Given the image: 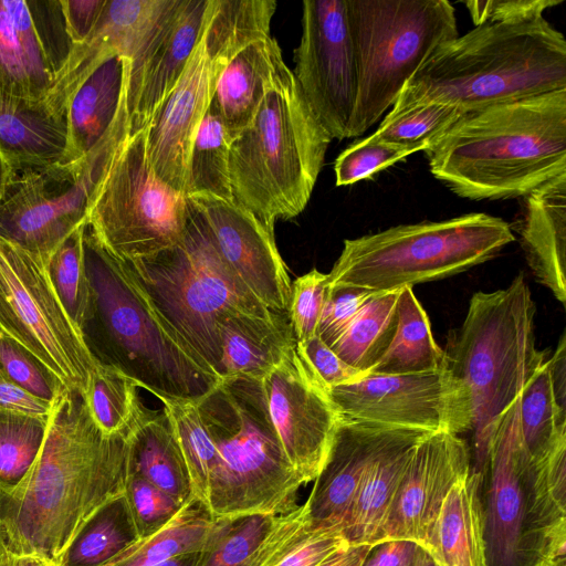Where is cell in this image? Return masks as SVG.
I'll return each mask as SVG.
<instances>
[{
  "label": "cell",
  "mask_w": 566,
  "mask_h": 566,
  "mask_svg": "<svg viewBox=\"0 0 566 566\" xmlns=\"http://www.w3.org/2000/svg\"><path fill=\"white\" fill-rule=\"evenodd\" d=\"M128 474L139 476L181 504L193 496L189 471L164 412L142 407L128 432Z\"/></svg>",
  "instance_id": "31"
},
{
  "label": "cell",
  "mask_w": 566,
  "mask_h": 566,
  "mask_svg": "<svg viewBox=\"0 0 566 566\" xmlns=\"http://www.w3.org/2000/svg\"><path fill=\"white\" fill-rule=\"evenodd\" d=\"M125 262L157 311L218 376L220 322L232 314L273 312L229 270L189 208L179 243Z\"/></svg>",
  "instance_id": "10"
},
{
  "label": "cell",
  "mask_w": 566,
  "mask_h": 566,
  "mask_svg": "<svg viewBox=\"0 0 566 566\" xmlns=\"http://www.w3.org/2000/svg\"><path fill=\"white\" fill-rule=\"evenodd\" d=\"M418 547L411 541L379 542L373 545L363 566H412Z\"/></svg>",
  "instance_id": "56"
},
{
  "label": "cell",
  "mask_w": 566,
  "mask_h": 566,
  "mask_svg": "<svg viewBox=\"0 0 566 566\" xmlns=\"http://www.w3.org/2000/svg\"><path fill=\"white\" fill-rule=\"evenodd\" d=\"M276 515L216 517L197 566H250Z\"/></svg>",
  "instance_id": "43"
},
{
  "label": "cell",
  "mask_w": 566,
  "mask_h": 566,
  "mask_svg": "<svg viewBox=\"0 0 566 566\" xmlns=\"http://www.w3.org/2000/svg\"><path fill=\"white\" fill-rule=\"evenodd\" d=\"M221 379L261 381L296 343L287 312L232 314L218 326Z\"/></svg>",
  "instance_id": "26"
},
{
  "label": "cell",
  "mask_w": 566,
  "mask_h": 566,
  "mask_svg": "<svg viewBox=\"0 0 566 566\" xmlns=\"http://www.w3.org/2000/svg\"><path fill=\"white\" fill-rule=\"evenodd\" d=\"M417 151L420 150L368 136L347 147L336 158L334 164L336 186H349L367 179Z\"/></svg>",
  "instance_id": "48"
},
{
  "label": "cell",
  "mask_w": 566,
  "mask_h": 566,
  "mask_svg": "<svg viewBox=\"0 0 566 566\" xmlns=\"http://www.w3.org/2000/svg\"><path fill=\"white\" fill-rule=\"evenodd\" d=\"M347 544L337 528H310L305 506L279 515L250 566H316Z\"/></svg>",
  "instance_id": "36"
},
{
  "label": "cell",
  "mask_w": 566,
  "mask_h": 566,
  "mask_svg": "<svg viewBox=\"0 0 566 566\" xmlns=\"http://www.w3.org/2000/svg\"><path fill=\"white\" fill-rule=\"evenodd\" d=\"M8 168H9V166H8L7 161H6V159L0 154V202H1L2 193H3V189H4V184H6V179H7Z\"/></svg>",
  "instance_id": "63"
},
{
  "label": "cell",
  "mask_w": 566,
  "mask_h": 566,
  "mask_svg": "<svg viewBox=\"0 0 566 566\" xmlns=\"http://www.w3.org/2000/svg\"><path fill=\"white\" fill-rule=\"evenodd\" d=\"M140 541L123 494L99 506L80 527L57 566H107Z\"/></svg>",
  "instance_id": "35"
},
{
  "label": "cell",
  "mask_w": 566,
  "mask_h": 566,
  "mask_svg": "<svg viewBox=\"0 0 566 566\" xmlns=\"http://www.w3.org/2000/svg\"><path fill=\"white\" fill-rule=\"evenodd\" d=\"M137 388L123 371L97 361L83 399L92 419L105 434L125 432L133 426L143 407Z\"/></svg>",
  "instance_id": "41"
},
{
  "label": "cell",
  "mask_w": 566,
  "mask_h": 566,
  "mask_svg": "<svg viewBox=\"0 0 566 566\" xmlns=\"http://www.w3.org/2000/svg\"><path fill=\"white\" fill-rule=\"evenodd\" d=\"M285 65L274 38L256 41L240 51L220 74L210 105L229 142L253 120L274 78Z\"/></svg>",
  "instance_id": "27"
},
{
  "label": "cell",
  "mask_w": 566,
  "mask_h": 566,
  "mask_svg": "<svg viewBox=\"0 0 566 566\" xmlns=\"http://www.w3.org/2000/svg\"><path fill=\"white\" fill-rule=\"evenodd\" d=\"M73 48L61 0H0V103L48 107Z\"/></svg>",
  "instance_id": "17"
},
{
  "label": "cell",
  "mask_w": 566,
  "mask_h": 566,
  "mask_svg": "<svg viewBox=\"0 0 566 566\" xmlns=\"http://www.w3.org/2000/svg\"><path fill=\"white\" fill-rule=\"evenodd\" d=\"M331 136L285 64L251 124L229 145L233 201L274 231L308 203Z\"/></svg>",
  "instance_id": "5"
},
{
  "label": "cell",
  "mask_w": 566,
  "mask_h": 566,
  "mask_svg": "<svg viewBox=\"0 0 566 566\" xmlns=\"http://www.w3.org/2000/svg\"><path fill=\"white\" fill-rule=\"evenodd\" d=\"M128 432L105 434L82 394L65 389L52 403L27 476L13 492L0 493V535L8 549L57 564L85 521L124 493Z\"/></svg>",
  "instance_id": "1"
},
{
  "label": "cell",
  "mask_w": 566,
  "mask_h": 566,
  "mask_svg": "<svg viewBox=\"0 0 566 566\" xmlns=\"http://www.w3.org/2000/svg\"><path fill=\"white\" fill-rule=\"evenodd\" d=\"M395 336L369 374L403 375L447 367L444 350L436 343L430 321L412 287L400 290Z\"/></svg>",
  "instance_id": "34"
},
{
  "label": "cell",
  "mask_w": 566,
  "mask_h": 566,
  "mask_svg": "<svg viewBox=\"0 0 566 566\" xmlns=\"http://www.w3.org/2000/svg\"><path fill=\"white\" fill-rule=\"evenodd\" d=\"M373 545L368 544H345L316 566H363Z\"/></svg>",
  "instance_id": "57"
},
{
  "label": "cell",
  "mask_w": 566,
  "mask_h": 566,
  "mask_svg": "<svg viewBox=\"0 0 566 566\" xmlns=\"http://www.w3.org/2000/svg\"><path fill=\"white\" fill-rule=\"evenodd\" d=\"M269 415L289 461L304 484L317 476L342 419L296 343L262 380Z\"/></svg>",
  "instance_id": "18"
},
{
  "label": "cell",
  "mask_w": 566,
  "mask_h": 566,
  "mask_svg": "<svg viewBox=\"0 0 566 566\" xmlns=\"http://www.w3.org/2000/svg\"><path fill=\"white\" fill-rule=\"evenodd\" d=\"M129 59L113 54L101 61L70 97L67 146L62 163L90 153L114 123L127 93Z\"/></svg>",
  "instance_id": "28"
},
{
  "label": "cell",
  "mask_w": 566,
  "mask_h": 566,
  "mask_svg": "<svg viewBox=\"0 0 566 566\" xmlns=\"http://www.w3.org/2000/svg\"><path fill=\"white\" fill-rule=\"evenodd\" d=\"M471 469V449L460 436L432 432L415 448L398 486L380 542L411 541L424 548L441 505L458 480Z\"/></svg>",
  "instance_id": "20"
},
{
  "label": "cell",
  "mask_w": 566,
  "mask_h": 566,
  "mask_svg": "<svg viewBox=\"0 0 566 566\" xmlns=\"http://www.w3.org/2000/svg\"><path fill=\"white\" fill-rule=\"evenodd\" d=\"M52 403L34 397L0 371V410L48 419Z\"/></svg>",
  "instance_id": "55"
},
{
  "label": "cell",
  "mask_w": 566,
  "mask_h": 566,
  "mask_svg": "<svg viewBox=\"0 0 566 566\" xmlns=\"http://www.w3.org/2000/svg\"><path fill=\"white\" fill-rule=\"evenodd\" d=\"M107 0H61L67 33L81 44L93 32Z\"/></svg>",
  "instance_id": "54"
},
{
  "label": "cell",
  "mask_w": 566,
  "mask_h": 566,
  "mask_svg": "<svg viewBox=\"0 0 566 566\" xmlns=\"http://www.w3.org/2000/svg\"><path fill=\"white\" fill-rule=\"evenodd\" d=\"M412 566H438L432 557L422 548L418 547Z\"/></svg>",
  "instance_id": "61"
},
{
  "label": "cell",
  "mask_w": 566,
  "mask_h": 566,
  "mask_svg": "<svg viewBox=\"0 0 566 566\" xmlns=\"http://www.w3.org/2000/svg\"><path fill=\"white\" fill-rule=\"evenodd\" d=\"M226 129L209 104L197 130L187 168L185 196H211L233 201Z\"/></svg>",
  "instance_id": "40"
},
{
  "label": "cell",
  "mask_w": 566,
  "mask_h": 566,
  "mask_svg": "<svg viewBox=\"0 0 566 566\" xmlns=\"http://www.w3.org/2000/svg\"><path fill=\"white\" fill-rule=\"evenodd\" d=\"M358 88L350 137L363 135L392 106L420 65L457 38L448 0H346Z\"/></svg>",
  "instance_id": "11"
},
{
  "label": "cell",
  "mask_w": 566,
  "mask_h": 566,
  "mask_svg": "<svg viewBox=\"0 0 566 566\" xmlns=\"http://www.w3.org/2000/svg\"><path fill=\"white\" fill-rule=\"evenodd\" d=\"M296 349L326 391L368 374L347 365L317 335L297 342Z\"/></svg>",
  "instance_id": "53"
},
{
  "label": "cell",
  "mask_w": 566,
  "mask_h": 566,
  "mask_svg": "<svg viewBox=\"0 0 566 566\" xmlns=\"http://www.w3.org/2000/svg\"><path fill=\"white\" fill-rule=\"evenodd\" d=\"M171 0H107L87 40L74 44L70 59L53 88L50 102L65 111L70 97L105 57L136 55Z\"/></svg>",
  "instance_id": "24"
},
{
  "label": "cell",
  "mask_w": 566,
  "mask_h": 566,
  "mask_svg": "<svg viewBox=\"0 0 566 566\" xmlns=\"http://www.w3.org/2000/svg\"><path fill=\"white\" fill-rule=\"evenodd\" d=\"M185 458L193 488V496L207 503L208 482L218 462V450L191 400L159 399Z\"/></svg>",
  "instance_id": "42"
},
{
  "label": "cell",
  "mask_w": 566,
  "mask_h": 566,
  "mask_svg": "<svg viewBox=\"0 0 566 566\" xmlns=\"http://www.w3.org/2000/svg\"><path fill=\"white\" fill-rule=\"evenodd\" d=\"M83 228L73 231L52 253L48 272L55 293L75 326L82 331L91 308Z\"/></svg>",
  "instance_id": "46"
},
{
  "label": "cell",
  "mask_w": 566,
  "mask_h": 566,
  "mask_svg": "<svg viewBox=\"0 0 566 566\" xmlns=\"http://www.w3.org/2000/svg\"><path fill=\"white\" fill-rule=\"evenodd\" d=\"M534 316L535 304L520 273L505 289L474 293L461 327L443 349L448 368L470 394L471 469L481 475L500 418L546 359L535 345Z\"/></svg>",
  "instance_id": "6"
},
{
  "label": "cell",
  "mask_w": 566,
  "mask_h": 566,
  "mask_svg": "<svg viewBox=\"0 0 566 566\" xmlns=\"http://www.w3.org/2000/svg\"><path fill=\"white\" fill-rule=\"evenodd\" d=\"M563 0H467L475 27L490 23H517L543 18L545 10Z\"/></svg>",
  "instance_id": "52"
},
{
  "label": "cell",
  "mask_w": 566,
  "mask_h": 566,
  "mask_svg": "<svg viewBox=\"0 0 566 566\" xmlns=\"http://www.w3.org/2000/svg\"><path fill=\"white\" fill-rule=\"evenodd\" d=\"M0 371L34 397L52 403L66 388L31 352L0 334Z\"/></svg>",
  "instance_id": "47"
},
{
  "label": "cell",
  "mask_w": 566,
  "mask_h": 566,
  "mask_svg": "<svg viewBox=\"0 0 566 566\" xmlns=\"http://www.w3.org/2000/svg\"><path fill=\"white\" fill-rule=\"evenodd\" d=\"M535 279L566 302V172L523 197L517 230Z\"/></svg>",
  "instance_id": "25"
},
{
  "label": "cell",
  "mask_w": 566,
  "mask_h": 566,
  "mask_svg": "<svg viewBox=\"0 0 566 566\" xmlns=\"http://www.w3.org/2000/svg\"><path fill=\"white\" fill-rule=\"evenodd\" d=\"M197 405L219 454L207 494L214 517L296 509L304 482L284 453L261 381L222 379Z\"/></svg>",
  "instance_id": "7"
},
{
  "label": "cell",
  "mask_w": 566,
  "mask_h": 566,
  "mask_svg": "<svg viewBox=\"0 0 566 566\" xmlns=\"http://www.w3.org/2000/svg\"><path fill=\"white\" fill-rule=\"evenodd\" d=\"M22 558V566H57L36 556H25Z\"/></svg>",
  "instance_id": "62"
},
{
  "label": "cell",
  "mask_w": 566,
  "mask_h": 566,
  "mask_svg": "<svg viewBox=\"0 0 566 566\" xmlns=\"http://www.w3.org/2000/svg\"><path fill=\"white\" fill-rule=\"evenodd\" d=\"M514 240L506 221L483 212L400 224L345 240L327 284L373 293L412 287L484 263Z\"/></svg>",
  "instance_id": "8"
},
{
  "label": "cell",
  "mask_w": 566,
  "mask_h": 566,
  "mask_svg": "<svg viewBox=\"0 0 566 566\" xmlns=\"http://www.w3.org/2000/svg\"><path fill=\"white\" fill-rule=\"evenodd\" d=\"M294 78L331 138H350L358 67L346 0L302 2V34Z\"/></svg>",
  "instance_id": "16"
},
{
  "label": "cell",
  "mask_w": 566,
  "mask_h": 566,
  "mask_svg": "<svg viewBox=\"0 0 566 566\" xmlns=\"http://www.w3.org/2000/svg\"><path fill=\"white\" fill-rule=\"evenodd\" d=\"M482 481L470 469L448 492L423 548L438 566H486Z\"/></svg>",
  "instance_id": "30"
},
{
  "label": "cell",
  "mask_w": 566,
  "mask_h": 566,
  "mask_svg": "<svg viewBox=\"0 0 566 566\" xmlns=\"http://www.w3.org/2000/svg\"><path fill=\"white\" fill-rule=\"evenodd\" d=\"M486 566H566V504L536 476L520 426V397L493 432L483 470Z\"/></svg>",
  "instance_id": "9"
},
{
  "label": "cell",
  "mask_w": 566,
  "mask_h": 566,
  "mask_svg": "<svg viewBox=\"0 0 566 566\" xmlns=\"http://www.w3.org/2000/svg\"><path fill=\"white\" fill-rule=\"evenodd\" d=\"M342 417L394 428L450 432L472 429L471 398L447 367L403 374H366L327 390Z\"/></svg>",
  "instance_id": "15"
},
{
  "label": "cell",
  "mask_w": 566,
  "mask_h": 566,
  "mask_svg": "<svg viewBox=\"0 0 566 566\" xmlns=\"http://www.w3.org/2000/svg\"><path fill=\"white\" fill-rule=\"evenodd\" d=\"M403 430L342 417L304 503L310 528L342 526L371 463Z\"/></svg>",
  "instance_id": "23"
},
{
  "label": "cell",
  "mask_w": 566,
  "mask_h": 566,
  "mask_svg": "<svg viewBox=\"0 0 566 566\" xmlns=\"http://www.w3.org/2000/svg\"><path fill=\"white\" fill-rule=\"evenodd\" d=\"M327 277L313 269L291 283L287 315L296 343L316 335L327 295Z\"/></svg>",
  "instance_id": "50"
},
{
  "label": "cell",
  "mask_w": 566,
  "mask_h": 566,
  "mask_svg": "<svg viewBox=\"0 0 566 566\" xmlns=\"http://www.w3.org/2000/svg\"><path fill=\"white\" fill-rule=\"evenodd\" d=\"M83 249L91 308L81 333L93 357L158 399L201 400L222 379L163 317L127 263L98 241L88 221Z\"/></svg>",
  "instance_id": "3"
},
{
  "label": "cell",
  "mask_w": 566,
  "mask_h": 566,
  "mask_svg": "<svg viewBox=\"0 0 566 566\" xmlns=\"http://www.w3.org/2000/svg\"><path fill=\"white\" fill-rule=\"evenodd\" d=\"M124 495L140 539L163 528L184 506L163 490L136 475L128 474Z\"/></svg>",
  "instance_id": "49"
},
{
  "label": "cell",
  "mask_w": 566,
  "mask_h": 566,
  "mask_svg": "<svg viewBox=\"0 0 566 566\" xmlns=\"http://www.w3.org/2000/svg\"><path fill=\"white\" fill-rule=\"evenodd\" d=\"M67 122L45 106L17 107L0 103V154L8 166L62 163Z\"/></svg>",
  "instance_id": "32"
},
{
  "label": "cell",
  "mask_w": 566,
  "mask_h": 566,
  "mask_svg": "<svg viewBox=\"0 0 566 566\" xmlns=\"http://www.w3.org/2000/svg\"><path fill=\"white\" fill-rule=\"evenodd\" d=\"M566 88V40L544 18L475 27L436 49L395 103L462 113Z\"/></svg>",
  "instance_id": "4"
},
{
  "label": "cell",
  "mask_w": 566,
  "mask_h": 566,
  "mask_svg": "<svg viewBox=\"0 0 566 566\" xmlns=\"http://www.w3.org/2000/svg\"><path fill=\"white\" fill-rule=\"evenodd\" d=\"M214 522L216 517L207 503L192 497L163 528L138 541L107 566H155L179 556L200 553Z\"/></svg>",
  "instance_id": "37"
},
{
  "label": "cell",
  "mask_w": 566,
  "mask_h": 566,
  "mask_svg": "<svg viewBox=\"0 0 566 566\" xmlns=\"http://www.w3.org/2000/svg\"><path fill=\"white\" fill-rule=\"evenodd\" d=\"M0 566H22V558L10 552L4 543L1 551Z\"/></svg>",
  "instance_id": "60"
},
{
  "label": "cell",
  "mask_w": 566,
  "mask_h": 566,
  "mask_svg": "<svg viewBox=\"0 0 566 566\" xmlns=\"http://www.w3.org/2000/svg\"><path fill=\"white\" fill-rule=\"evenodd\" d=\"M127 93L98 144L73 163L9 166L0 202V238L46 263L88 221L98 191L129 137Z\"/></svg>",
  "instance_id": "12"
},
{
  "label": "cell",
  "mask_w": 566,
  "mask_h": 566,
  "mask_svg": "<svg viewBox=\"0 0 566 566\" xmlns=\"http://www.w3.org/2000/svg\"><path fill=\"white\" fill-rule=\"evenodd\" d=\"M200 553L179 556L155 566H197Z\"/></svg>",
  "instance_id": "59"
},
{
  "label": "cell",
  "mask_w": 566,
  "mask_h": 566,
  "mask_svg": "<svg viewBox=\"0 0 566 566\" xmlns=\"http://www.w3.org/2000/svg\"><path fill=\"white\" fill-rule=\"evenodd\" d=\"M399 293H375L331 347L347 365L368 373L388 349L398 325Z\"/></svg>",
  "instance_id": "38"
},
{
  "label": "cell",
  "mask_w": 566,
  "mask_h": 566,
  "mask_svg": "<svg viewBox=\"0 0 566 566\" xmlns=\"http://www.w3.org/2000/svg\"><path fill=\"white\" fill-rule=\"evenodd\" d=\"M276 6L274 0H209L203 43L219 75L240 51L270 35Z\"/></svg>",
  "instance_id": "33"
},
{
  "label": "cell",
  "mask_w": 566,
  "mask_h": 566,
  "mask_svg": "<svg viewBox=\"0 0 566 566\" xmlns=\"http://www.w3.org/2000/svg\"><path fill=\"white\" fill-rule=\"evenodd\" d=\"M0 334L31 352L66 389L83 396L97 360L59 300L48 263L2 238Z\"/></svg>",
  "instance_id": "14"
},
{
  "label": "cell",
  "mask_w": 566,
  "mask_h": 566,
  "mask_svg": "<svg viewBox=\"0 0 566 566\" xmlns=\"http://www.w3.org/2000/svg\"><path fill=\"white\" fill-rule=\"evenodd\" d=\"M186 199L224 264L249 292L269 310L287 312L292 282L274 231L234 201L211 196Z\"/></svg>",
  "instance_id": "19"
},
{
  "label": "cell",
  "mask_w": 566,
  "mask_h": 566,
  "mask_svg": "<svg viewBox=\"0 0 566 566\" xmlns=\"http://www.w3.org/2000/svg\"><path fill=\"white\" fill-rule=\"evenodd\" d=\"M48 419L0 410V493L24 480L44 442Z\"/></svg>",
  "instance_id": "45"
},
{
  "label": "cell",
  "mask_w": 566,
  "mask_h": 566,
  "mask_svg": "<svg viewBox=\"0 0 566 566\" xmlns=\"http://www.w3.org/2000/svg\"><path fill=\"white\" fill-rule=\"evenodd\" d=\"M520 426L533 461L544 458L558 443L566 441V408L556 398L548 358L520 396Z\"/></svg>",
  "instance_id": "39"
},
{
  "label": "cell",
  "mask_w": 566,
  "mask_h": 566,
  "mask_svg": "<svg viewBox=\"0 0 566 566\" xmlns=\"http://www.w3.org/2000/svg\"><path fill=\"white\" fill-rule=\"evenodd\" d=\"M429 433L432 432L403 430L368 468L342 526L347 544L380 542L384 523L413 450Z\"/></svg>",
  "instance_id": "29"
},
{
  "label": "cell",
  "mask_w": 566,
  "mask_h": 566,
  "mask_svg": "<svg viewBox=\"0 0 566 566\" xmlns=\"http://www.w3.org/2000/svg\"><path fill=\"white\" fill-rule=\"evenodd\" d=\"M375 293L346 285H328L316 335L332 347Z\"/></svg>",
  "instance_id": "51"
},
{
  "label": "cell",
  "mask_w": 566,
  "mask_h": 566,
  "mask_svg": "<svg viewBox=\"0 0 566 566\" xmlns=\"http://www.w3.org/2000/svg\"><path fill=\"white\" fill-rule=\"evenodd\" d=\"M187 220L186 196L163 182L149 165L146 128L129 135L90 213L98 241L116 258L134 261L179 243Z\"/></svg>",
  "instance_id": "13"
},
{
  "label": "cell",
  "mask_w": 566,
  "mask_h": 566,
  "mask_svg": "<svg viewBox=\"0 0 566 566\" xmlns=\"http://www.w3.org/2000/svg\"><path fill=\"white\" fill-rule=\"evenodd\" d=\"M209 0H171L129 61V135L145 129L184 73L202 34Z\"/></svg>",
  "instance_id": "21"
},
{
  "label": "cell",
  "mask_w": 566,
  "mask_h": 566,
  "mask_svg": "<svg viewBox=\"0 0 566 566\" xmlns=\"http://www.w3.org/2000/svg\"><path fill=\"white\" fill-rule=\"evenodd\" d=\"M424 154L459 197L523 198L566 172V88L463 113Z\"/></svg>",
  "instance_id": "2"
},
{
  "label": "cell",
  "mask_w": 566,
  "mask_h": 566,
  "mask_svg": "<svg viewBox=\"0 0 566 566\" xmlns=\"http://www.w3.org/2000/svg\"><path fill=\"white\" fill-rule=\"evenodd\" d=\"M219 76L206 53L202 31L179 81L146 127V151L153 171L182 195L191 147Z\"/></svg>",
  "instance_id": "22"
},
{
  "label": "cell",
  "mask_w": 566,
  "mask_h": 566,
  "mask_svg": "<svg viewBox=\"0 0 566 566\" xmlns=\"http://www.w3.org/2000/svg\"><path fill=\"white\" fill-rule=\"evenodd\" d=\"M462 114L454 106L437 102L395 103L370 137L424 151Z\"/></svg>",
  "instance_id": "44"
},
{
  "label": "cell",
  "mask_w": 566,
  "mask_h": 566,
  "mask_svg": "<svg viewBox=\"0 0 566 566\" xmlns=\"http://www.w3.org/2000/svg\"><path fill=\"white\" fill-rule=\"evenodd\" d=\"M566 340L562 335L554 354L548 358L554 391L558 402L566 408Z\"/></svg>",
  "instance_id": "58"
}]
</instances>
